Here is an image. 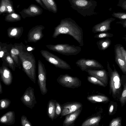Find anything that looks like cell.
I'll return each mask as SVG.
<instances>
[{
    "label": "cell",
    "instance_id": "1",
    "mask_svg": "<svg viewBox=\"0 0 126 126\" xmlns=\"http://www.w3.org/2000/svg\"><path fill=\"white\" fill-rule=\"evenodd\" d=\"M61 34L71 36L79 43L80 46H83L82 29L71 18H65L61 20L59 24L55 28L52 37L56 38Z\"/></svg>",
    "mask_w": 126,
    "mask_h": 126
},
{
    "label": "cell",
    "instance_id": "2",
    "mask_svg": "<svg viewBox=\"0 0 126 126\" xmlns=\"http://www.w3.org/2000/svg\"><path fill=\"white\" fill-rule=\"evenodd\" d=\"M23 71L34 83L36 80V62L32 51H27L25 49L19 55Z\"/></svg>",
    "mask_w": 126,
    "mask_h": 126
},
{
    "label": "cell",
    "instance_id": "3",
    "mask_svg": "<svg viewBox=\"0 0 126 126\" xmlns=\"http://www.w3.org/2000/svg\"><path fill=\"white\" fill-rule=\"evenodd\" d=\"M70 7L84 17L97 14L95 11L97 6V2L94 0H68Z\"/></svg>",
    "mask_w": 126,
    "mask_h": 126
},
{
    "label": "cell",
    "instance_id": "4",
    "mask_svg": "<svg viewBox=\"0 0 126 126\" xmlns=\"http://www.w3.org/2000/svg\"><path fill=\"white\" fill-rule=\"evenodd\" d=\"M109 74L110 94L115 100L119 101L122 91L121 78L115 69L109 70Z\"/></svg>",
    "mask_w": 126,
    "mask_h": 126
},
{
    "label": "cell",
    "instance_id": "5",
    "mask_svg": "<svg viewBox=\"0 0 126 126\" xmlns=\"http://www.w3.org/2000/svg\"><path fill=\"white\" fill-rule=\"evenodd\" d=\"M46 46L50 50L66 56L76 55L81 50L80 47L66 44H49Z\"/></svg>",
    "mask_w": 126,
    "mask_h": 126
},
{
    "label": "cell",
    "instance_id": "6",
    "mask_svg": "<svg viewBox=\"0 0 126 126\" xmlns=\"http://www.w3.org/2000/svg\"><path fill=\"white\" fill-rule=\"evenodd\" d=\"M40 52L47 61L54 65L56 67L63 69H71L70 65L66 62L49 51L42 50Z\"/></svg>",
    "mask_w": 126,
    "mask_h": 126
},
{
    "label": "cell",
    "instance_id": "7",
    "mask_svg": "<svg viewBox=\"0 0 126 126\" xmlns=\"http://www.w3.org/2000/svg\"><path fill=\"white\" fill-rule=\"evenodd\" d=\"M57 80L62 86L72 89L80 87L82 83L81 81L78 78L72 76L67 74L60 75Z\"/></svg>",
    "mask_w": 126,
    "mask_h": 126
},
{
    "label": "cell",
    "instance_id": "8",
    "mask_svg": "<svg viewBox=\"0 0 126 126\" xmlns=\"http://www.w3.org/2000/svg\"><path fill=\"white\" fill-rule=\"evenodd\" d=\"M38 82L41 94L44 95L47 93L46 87V71L45 65L39 60L38 63Z\"/></svg>",
    "mask_w": 126,
    "mask_h": 126
},
{
    "label": "cell",
    "instance_id": "9",
    "mask_svg": "<svg viewBox=\"0 0 126 126\" xmlns=\"http://www.w3.org/2000/svg\"><path fill=\"white\" fill-rule=\"evenodd\" d=\"M21 100L27 107L32 109L37 102L34 94V89L31 87L28 88L21 96Z\"/></svg>",
    "mask_w": 126,
    "mask_h": 126
},
{
    "label": "cell",
    "instance_id": "10",
    "mask_svg": "<svg viewBox=\"0 0 126 126\" xmlns=\"http://www.w3.org/2000/svg\"><path fill=\"white\" fill-rule=\"evenodd\" d=\"M77 66L79 67L82 71L88 68H102L103 66L96 60L93 59L81 58L76 62Z\"/></svg>",
    "mask_w": 126,
    "mask_h": 126
},
{
    "label": "cell",
    "instance_id": "11",
    "mask_svg": "<svg viewBox=\"0 0 126 126\" xmlns=\"http://www.w3.org/2000/svg\"><path fill=\"white\" fill-rule=\"evenodd\" d=\"M45 28L42 25H36L32 27L28 33V42L35 43L40 40L44 36L42 31Z\"/></svg>",
    "mask_w": 126,
    "mask_h": 126
},
{
    "label": "cell",
    "instance_id": "12",
    "mask_svg": "<svg viewBox=\"0 0 126 126\" xmlns=\"http://www.w3.org/2000/svg\"><path fill=\"white\" fill-rule=\"evenodd\" d=\"M43 10L39 6L34 4H31L28 7L23 9L19 12L24 19L27 17H33L42 14Z\"/></svg>",
    "mask_w": 126,
    "mask_h": 126
},
{
    "label": "cell",
    "instance_id": "13",
    "mask_svg": "<svg viewBox=\"0 0 126 126\" xmlns=\"http://www.w3.org/2000/svg\"><path fill=\"white\" fill-rule=\"evenodd\" d=\"M62 110L61 118L82 108V105L80 102H70L61 105Z\"/></svg>",
    "mask_w": 126,
    "mask_h": 126
},
{
    "label": "cell",
    "instance_id": "14",
    "mask_svg": "<svg viewBox=\"0 0 126 126\" xmlns=\"http://www.w3.org/2000/svg\"><path fill=\"white\" fill-rule=\"evenodd\" d=\"M2 65L0 68V74L1 80L6 85H9L12 82L13 76L8 65L3 61Z\"/></svg>",
    "mask_w": 126,
    "mask_h": 126
},
{
    "label": "cell",
    "instance_id": "15",
    "mask_svg": "<svg viewBox=\"0 0 126 126\" xmlns=\"http://www.w3.org/2000/svg\"><path fill=\"white\" fill-rule=\"evenodd\" d=\"M85 71L89 75L95 78L102 82L106 86L107 85L108 79L107 73L105 70L86 69Z\"/></svg>",
    "mask_w": 126,
    "mask_h": 126
},
{
    "label": "cell",
    "instance_id": "16",
    "mask_svg": "<svg viewBox=\"0 0 126 126\" xmlns=\"http://www.w3.org/2000/svg\"><path fill=\"white\" fill-rule=\"evenodd\" d=\"M115 18L111 17L94 25L93 27L92 32L94 33L106 32L110 30L111 23Z\"/></svg>",
    "mask_w": 126,
    "mask_h": 126
},
{
    "label": "cell",
    "instance_id": "17",
    "mask_svg": "<svg viewBox=\"0 0 126 126\" xmlns=\"http://www.w3.org/2000/svg\"><path fill=\"white\" fill-rule=\"evenodd\" d=\"M82 108L65 116L63 123V126H69L73 124L80 114Z\"/></svg>",
    "mask_w": 126,
    "mask_h": 126
},
{
    "label": "cell",
    "instance_id": "18",
    "mask_svg": "<svg viewBox=\"0 0 126 126\" xmlns=\"http://www.w3.org/2000/svg\"><path fill=\"white\" fill-rule=\"evenodd\" d=\"M115 59L117 63L123 73L126 74V63L120 47H117L115 50Z\"/></svg>",
    "mask_w": 126,
    "mask_h": 126
},
{
    "label": "cell",
    "instance_id": "19",
    "mask_svg": "<svg viewBox=\"0 0 126 126\" xmlns=\"http://www.w3.org/2000/svg\"><path fill=\"white\" fill-rule=\"evenodd\" d=\"M23 31L24 29L22 27H10L7 30V35L10 38L19 39L22 35Z\"/></svg>",
    "mask_w": 126,
    "mask_h": 126
},
{
    "label": "cell",
    "instance_id": "20",
    "mask_svg": "<svg viewBox=\"0 0 126 126\" xmlns=\"http://www.w3.org/2000/svg\"><path fill=\"white\" fill-rule=\"evenodd\" d=\"M15 121V115L13 111L8 112L2 116L0 119V123L8 125L14 124Z\"/></svg>",
    "mask_w": 126,
    "mask_h": 126
},
{
    "label": "cell",
    "instance_id": "21",
    "mask_svg": "<svg viewBox=\"0 0 126 126\" xmlns=\"http://www.w3.org/2000/svg\"><path fill=\"white\" fill-rule=\"evenodd\" d=\"M87 100L93 103H106L109 101V99L107 96L102 94H96L88 95Z\"/></svg>",
    "mask_w": 126,
    "mask_h": 126
},
{
    "label": "cell",
    "instance_id": "22",
    "mask_svg": "<svg viewBox=\"0 0 126 126\" xmlns=\"http://www.w3.org/2000/svg\"><path fill=\"white\" fill-rule=\"evenodd\" d=\"M101 119V116L97 115L87 118L82 123L81 126H98Z\"/></svg>",
    "mask_w": 126,
    "mask_h": 126
},
{
    "label": "cell",
    "instance_id": "23",
    "mask_svg": "<svg viewBox=\"0 0 126 126\" xmlns=\"http://www.w3.org/2000/svg\"><path fill=\"white\" fill-rule=\"evenodd\" d=\"M55 100L51 99L50 100L48 103L47 112L48 117L52 121L54 119L55 114L56 103Z\"/></svg>",
    "mask_w": 126,
    "mask_h": 126
},
{
    "label": "cell",
    "instance_id": "24",
    "mask_svg": "<svg viewBox=\"0 0 126 126\" xmlns=\"http://www.w3.org/2000/svg\"><path fill=\"white\" fill-rule=\"evenodd\" d=\"M121 78L123 88L119 101L122 107L126 103V76H123Z\"/></svg>",
    "mask_w": 126,
    "mask_h": 126
},
{
    "label": "cell",
    "instance_id": "25",
    "mask_svg": "<svg viewBox=\"0 0 126 126\" xmlns=\"http://www.w3.org/2000/svg\"><path fill=\"white\" fill-rule=\"evenodd\" d=\"M7 63L8 66L13 71H15L16 67H17L16 65L11 57L10 53L8 52L6 53L2 59Z\"/></svg>",
    "mask_w": 126,
    "mask_h": 126
},
{
    "label": "cell",
    "instance_id": "26",
    "mask_svg": "<svg viewBox=\"0 0 126 126\" xmlns=\"http://www.w3.org/2000/svg\"><path fill=\"white\" fill-rule=\"evenodd\" d=\"M21 19V16L19 14L14 12L7 14L5 17V20L7 22H12L20 21Z\"/></svg>",
    "mask_w": 126,
    "mask_h": 126
},
{
    "label": "cell",
    "instance_id": "27",
    "mask_svg": "<svg viewBox=\"0 0 126 126\" xmlns=\"http://www.w3.org/2000/svg\"><path fill=\"white\" fill-rule=\"evenodd\" d=\"M96 44L99 49L101 50H104L109 46L110 42L107 39H102L97 41Z\"/></svg>",
    "mask_w": 126,
    "mask_h": 126
},
{
    "label": "cell",
    "instance_id": "28",
    "mask_svg": "<svg viewBox=\"0 0 126 126\" xmlns=\"http://www.w3.org/2000/svg\"><path fill=\"white\" fill-rule=\"evenodd\" d=\"M88 81L90 83L95 85H97L104 87L106 86L102 82L95 78L91 76H88Z\"/></svg>",
    "mask_w": 126,
    "mask_h": 126
},
{
    "label": "cell",
    "instance_id": "29",
    "mask_svg": "<svg viewBox=\"0 0 126 126\" xmlns=\"http://www.w3.org/2000/svg\"><path fill=\"white\" fill-rule=\"evenodd\" d=\"M8 45L0 43V57L2 59L5 54L8 52Z\"/></svg>",
    "mask_w": 126,
    "mask_h": 126
},
{
    "label": "cell",
    "instance_id": "30",
    "mask_svg": "<svg viewBox=\"0 0 126 126\" xmlns=\"http://www.w3.org/2000/svg\"><path fill=\"white\" fill-rule=\"evenodd\" d=\"M11 103L10 100L7 98L1 99L0 100V110L7 108Z\"/></svg>",
    "mask_w": 126,
    "mask_h": 126
},
{
    "label": "cell",
    "instance_id": "31",
    "mask_svg": "<svg viewBox=\"0 0 126 126\" xmlns=\"http://www.w3.org/2000/svg\"><path fill=\"white\" fill-rule=\"evenodd\" d=\"M51 12L54 13H57L58 9L57 4L54 0H47Z\"/></svg>",
    "mask_w": 126,
    "mask_h": 126
},
{
    "label": "cell",
    "instance_id": "32",
    "mask_svg": "<svg viewBox=\"0 0 126 126\" xmlns=\"http://www.w3.org/2000/svg\"><path fill=\"white\" fill-rule=\"evenodd\" d=\"M7 0H0V15L6 13Z\"/></svg>",
    "mask_w": 126,
    "mask_h": 126
},
{
    "label": "cell",
    "instance_id": "33",
    "mask_svg": "<svg viewBox=\"0 0 126 126\" xmlns=\"http://www.w3.org/2000/svg\"><path fill=\"white\" fill-rule=\"evenodd\" d=\"M122 118L121 117H118L112 119L110 122L109 126H121Z\"/></svg>",
    "mask_w": 126,
    "mask_h": 126
},
{
    "label": "cell",
    "instance_id": "34",
    "mask_svg": "<svg viewBox=\"0 0 126 126\" xmlns=\"http://www.w3.org/2000/svg\"><path fill=\"white\" fill-rule=\"evenodd\" d=\"M111 15L112 16L121 20L126 19V12H114Z\"/></svg>",
    "mask_w": 126,
    "mask_h": 126
},
{
    "label": "cell",
    "instance_id": "35",
    "mask_svg": "<svg viewBox=\"0 0 126 126\" xmlns=\"http://www.w3.org/2000/svg\"><path fill=\"white\" fill-rule=\"evenodd\" d=\"M15 12L12 1L11 0H7V12L8 14Z\"/></svg>",
    "mask_w": 126,
    "mask_h": 126
},
{
    "label": "cell",
    "instance_id": "36",
    "mask_svg": "<svg viewBox=\"0 0 126 126\" xmlns=\"http://www.w3.org/2000/svg\"><path fill=\"white\" fill-rule=\"evenodd\" d=\"M62 110L61 105L56 101V103L55 114L54 119H56L61 115Z\"/></svg>",
    "mask_w": 126,
    "mask_h": 126
},
{
    "label": "cell",
    "instance_id": "37",
    "mask_svg": "<svg viewBox=\"0 0 126 126\" xmlns=\"http://www.w3.org/2000/svg\"><path fill=\"white\" fill-rule=\"evenodd\" d=\"M113 36V34L110 33L108 32H103L95 35L94 36V37L98 39H101L110 37H112Z\"/></svg>",
    "mask_w": 126,
    "mask_h": 126
},
{
    "label": "cell",
    "instance_id": "38",
    "mask_svg": "<svg viewBox=\"0 0 126 126\" xmlns=\"http://www.w3.org/2000/svg\"><path fill=\"white\" fill-rule=\"evenodd\" d=\"M116 103L111 101L110 103L108 108V113L109 115H112L114 112L115 109H116Z\"/></svg>",
    "mask_w": 126,
    "mask_h": 126
},
{
    "label": "cell",
    "instance_id": "39",
    "mask_svg": "<svg viewBox=\"0 0 126 126\" xmlns=\"http://www.w3.org/2000/svg\"><path fill=\"white\" fill-rule=\"evenodd\" d=\"M21 124L23 126H32V124L28 120L27 117L24 115H23L21 117Z\"/></svg>",
    "mask_w": 126,
    "mask_h": 126
},
{
    "label": "cell",
    "instance_id": "40",
    "mask_svg": "<svg viewBox=\"0 0 126 126\" xmlns=\"http://www.w3.org/2000/svg\"><path fill=\"white\" fill-rule=\"evenodd\" d=\"M117 6L126 10V0H119Z\"/></svg>",
    "mask_w": 126,
    "mask_h": 126
},
{
    "label": "cell",
    "instance_id": "41",
    "mask_svg": "<svg viewBox=\"0 0 126 126\" xmlns=\"http://www.w3.org/2000/svg\"><path fill=\"white\" fill-rule=\"evenodd\" d=\"M123 57L126 63V50L122 47H120Z\"/></svg>",
    "mask_w": 126,
    "mask_h": 126
},
{
    "label": "cell",
    "instance_id": "42",
    "mask_svg": "<svg viewBox=\"0 0 126 126\" xmlns=\"http://www.w3.org/2000/svg\"><path fill=\"white\" fill-rule=\"evenodd\" d=\"M116 23L120 24L124 27L126 28V19L121 20L120 21L117 22Z\"/></svg>",
    "mask_w": 126,
    "mask_h": 126
},
{
    "label": "cell",
    "instance_id": "43",
    "mask_svg": "<svg viewBox=\"0 0 126 126\" xmlns=\"http://www.w3.org/2000/svg\"><path fill=\"white\" fill-rule=\"evenodd\" d=\"M44 5L45 6V7L47 8V10H48L49 11L51 12V11L50 8L48 6V4L47 2V0H41Z\"/></svg>",
    "mask_w": 126,
    "mask_h": 126
},
{
    "label": "cell",
    "instance_id": "44",
    "mask_svg": "<svg viewBox=\"0 0 126 126\" xmlns=\"http://www.w3.org/2000/svg\"><path fill=\"white\" fill-rule=\"evenodd\" d=\"M35 0L44 9L47 10V8L41 0Z\"/></svg>",
    "mask_w": 126,
    "mask_h": 126
},
{
    "label": "cell",
    "instance_id": "45",
    "mask_svg": "<svg viewBox=\"0 0 126 126\" xmlns=\"http://www.w3.org/2000/svg\"><path fill=\"white\" fill-rule=\"evenodd\" d=\"M26 48L27 51H30L34 50L35 49V48L29 46H26Z\"/></svg>",
    "mask_w": 126,
    "mask_h": 126
},
{
    "label": "cell",
    "instance_id": "46",
    "mask_svg": "<svg viewBox=\"0 0 126 126\" xmlns=\"http://www.w3.org/2000/svg\"><path fill=\"white\" fill-rule=\"evenodd\" d=\"M0 94H1L2 93V87L0 82Z\"/></svg>",
    "mask_w": 126,
    "mask_h": 126
},
{
    "label": "cell",
    "instance_id": "47",
    "mask_svg": "<svg viewBox=\"0 0 126 126\" xmlns=\"http://www.w3.org/2000/svg\"><path fill=\"white\" fill-rule=\"evenodd\" d=\"M126 40V38L125 39Z\"/></svg>",
    "mask_w": 126,
    "mask_h": 126
}]
</instances>
